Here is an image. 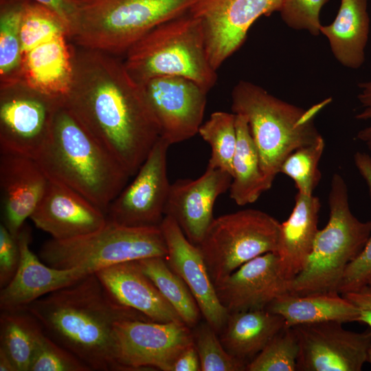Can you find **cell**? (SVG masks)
<instances>
[{
    "instance_id": "ac0fdd59",
    "label": "cell",
    "mask_w": 371,
    "mask_h": 371,
    "mask_svg": "<svg viewBox=\"0 0 371 371\" xmlns=\"http://www.w3.org/2000/svg\"><path fill=\"white\" fill-rule=\"evenodd\" d=\"M232 177L207 166L196 179H180L170 184L164 215L172 218L186 238L198 245L214 220L216 200L229 190Z\"/></svg>"
},
{
    "instance_id": "f1b7e54d",
    "label": "cell",
    "mask_w": 371,
    "mask_h": 371,
    "mask_svg": "<svg viewBox=\"0 0 371 371\" xmlns=\"http://www.w3.org/2000/svg\"><path fill=\"white\" fill-rule=\"evenodd\" d=\"M43 330L40 323L25 309L1 312L0 349L12 360L16 371H29Z\"/></svg>"
},
{
    "instance_id": "3957f363",
    "label": "cell",
    "mask_w": 371,
    "mask_h": 371,
    "mask_svg": "<svg viewBox=\"0 0 371 371\" xmlns=\"http://www.w3.org/2000/svg\"><path fill=\"white\" fill-rule=\"evenodd\" d=\"M34 160L49 179L78 192L105 214L131 177L64 104Z\"/></svg>"
},
{
    "instance_id": "b9f144b4",
    "label": "cell",
    "mask_w": 371,
    "mask_h": 371,
    "mask_svg": "<svg viewBox=\"0 0 371 371\" xmlns=\"http://www.w3.org/2000/svg\"><path fill=\"white\" fill-rule=\"evenodd\" d=\"M56 12L68 25L69 31L77 12L76 0H33Z\"/></svg>"
},
{
    "instance_id": "4fadbf2b",
    "label": "cell",
    "mask_w": 371,
    "mask_h": 371,
    "mask_svg": "<svg viewBox=\"0 0 371 371\" xmlns=\"http://www.w3.org/2000/svg\"><path fill=\"white\" fill-rule=\"evenodd\" d=\"M283 0H196L189 12L202 23L207 56L217 71L245 42L262 16L279 12Z\"/></svg>"
},
{
    "instance_id": "74e56055",
    "label": "cell",
    "mask_w": 371,
    "mask_h": 371,
    "mask_svg": "<svg viewBox=\"0 0 371 371\" xmlns=\"http://www.w3.org/2000/svg\"><path fill=\"white\" fill-rule=\"evenodd\" d=\"M329 0H283L280 13L282 21L289 27L308 31L313 36L320 34L322 25L319 14L322 7Z\"/></svg>"
},
{
    "instance_id": "9a60e30c",
    "label": "cell",
    "mask_w": 371,
    "mask_h": 371,
    "mask_svg": "<svg viewBox=\"0 0 371 371\" xmlns=\"http://www.w3.org/2000/svg\"><path fill=\"white\" fill-rule=\"evenodd\" d=\"M158 124L160 137L170 145L199 133L207 102V92L181 76L153 78L142 85Z\"/></svg>"
},
{
    "instance_id": "60d3db41",
    "label": "cell",
    "mask_w": 371,
    "mask_h": 371,
    "mask_svg": "<svg viewBox=\"0 0 371 371\" xmlns=\"http://www.w3.org/2000/svg\"><path fill=\"white\" fill-rule=\"evenodd\" d=\"M343 295L359 311L357 322L367 324L371 333V289L366 286Z\"/></svg>"
},
{
    "instance_id": "5bb4252c",
    "label": "cell",
    "mask_w": 371,
    "mask_h": 371,
    "mask_svg": "<svg viewBox=\"0 0 371 371\" xmlns=\"http://www.w3.org/2000/svg\"><path fill=\"white\" fill-rule=\"evenodd\" d=\"M292 328L299 345L296 370L360 371L367 362L371 347L370 331L348 330L338 322Z\"/></svg>"
},
{
    "instance_id": "f6af8a7d",
    "label": "cell",
    "mask_w": 371,
    "mask_h": 371,
    "mask_svg": "<svg viewBox=\"0 0 371 371\" xmlns=\"http://www.w3.org/2000/svg\"><path fill=\"white\" fill-rule=\"evenodd\" d=\"M367 362L371 365V347L368 350Z\"/></svg>"
},
{
    "instance_id": "6da1fadb",
    "label": "cell",
    "mask_w": 371,
    "mask_h": 371,
    "mask_svg": "<svg viewBox=\"0 0 371 371\" xmlns=\"http://www.w3.org/2000/svg\"><path fill=\"white\" fill-rule=\"evenodd\" d=\"M64 104L131 177L160 137L143 86L117 56L74 44Z\"/></svg>"
},
{
    "instance_id": "5b68a950",
    "label": "cell",
    "mask_w": 371,
    "mask_h": 371,
    "mask_svg": "<svg viewBox=\"0 0 371 371\" xmlns=\"http://www.w3.org/2000/svg\"><path fill=\"white\" fill-rule=\"evenodd\" d=\"M124 55L127 71L140 85L158 76H181L208 93L217 80L202 23L189 11L152 29Z\"/></svg>"
},
{
    "instance_id": "e0dca14e",
    "label": "cell",
    "mask_w": 371,
    "mask_h": 371,
    "mask_svg": "<svg viewBox=\"0 0 371 371\" xmlns=\"http://www.w3.org/2000/svg\"><path fill=\"white\" fill-rule=\"evenodd\" d=\"M159 226L167 247L168 265L188 286L206 322L220 333L229 313L218 297L199 248L170 216H164Z\"/></svg>"
},
{
    "instance_id": "7bdbcfd3",
    "label": "cell",
    "mask_w": 371,
    "mask_h": 371,
    "mask_svg": "<svg viewBox=\"0 0 371 371\" xmlns=\"http://www.w3.org/2000/svg\"><path fill=\"white\" fill-rule=\"evenodd\" d=\"M201 364L198 352L192 344L186 348L175 360L172 371H199Z\"/></svg>"
},
{
    "instance_id": "44dd1931",
    "label": "cell",
    "mask_w": 371,
    "mask_h": 371,
    "mask_svg": "<svg viewBox=\"0 0 371 371\" xmlns=\"http://www.w3.org/2000/svg\"><path fill=\"white\" fill-rule=\"evenodd\" d=\"M289 282L282 276L275 252L245 262L215 286L221 303L229 313L266 309L289 292Z\"/></svg>"
},
{
    "instance_id": "f35d334b",
    "label": "cell",
    "mask_w": 371,
    "mask_h": 371,
    "mask_svg": "<svg viewBox=\"0 0 371 371\" xmlns=\"http://www.w3.org/2000/svg\"><path fill=\"white\" fill-rule=\"evenodd\" d=\"M20 260V250L16 236L6 227L0 225V286H5L12 279Z\"/></svg>"
},
{
    "instance_id": "836d02e7",
    "label": "cell",
    "mask_w": 371,
    "mask_h": 371,
    "mask_svg": "<svg viewBox=\"0 0 371 371\" xmlns=\"http://www.w3.org/2000/svg\"><path fill=\"white\" fill-rule=\"evenodd\" d=\"M299 353L292 327L284 326L246 366L247 371H295Z\"/></svg>"
},
{
    "instance_id": "7c38bea8",
    "label": "cell",
    "mask_w": 371,
    "mask_h": 371,
    "mask_svg": "<svg viewBox=\"0 0 371 371\" xmlns=\"http://www.w3.org/2000/svg\"><path fill=\"white\" fill-rule=\"evenodd\" d=\"M170 146L159 138L133 181L109 205L108 220L129 227L160 225L170 188L167 175Z\"/></svg>"
},
{
    "instance_id": "1f68e13d",
    "label": "cell",
    "mask_w": 371,
    "mask_h": 371,
    "mask_svg": "<svg viewBox=\"0 0 371 371\" xmlns=\"http://www.w3.org/2000/svg\"><path fill=\"white\" fill-rule=\"evenodd\" d=\"M211 148L207 166L221 169L232 177V163L236 148V115L216 111L201 124L198 133Z\"/></svg>"
},
{
    "instance_id": "bcb514c9",
    "label": "cell",
    "mask_w": 371,
    "mask_h": 371,
    "mask_svg": "<svg viewBox=\"0 0 371 371\" xmlns=\"http://www.w3.org/2000/svg\"><path fill=\"white\" fill-rule=\"evenodd\" d=\"M368 286L371 289V279L369 281Z\"/></svg>"
},
{
    "instance_id": "d6986e66",
    "label": "cell",
    "mask_w": 371,
    "mask_h": 371,
    "mask_svg": "<svg viewBox=\"0 0 371 371\" xmlns=\"http://www.w3.org/2000/svg\"><path fill=\"white\" fill-rule=\"evenodd\" d=\"M52 238L63 240L93 232L105 225V212L71 188L49 179L30 218Z\"/></svg>"
},
{
    "instance_id": "d4e9b609",
    "label": "cell",
    "mask_w": 371,
    "mask_h": 371,
    "mask_svg": "<svg viewBox=\"0 0 371 371\" xmlns=\"http://www.w3.org/2000/svg\"><path fill=\"white\" fill-rule=\"evenodd\" d=\"M367 8L368 0H340L333 21L320 28L335 59L350 69H359L365 60L370 32Z\"/></svg>"
},
{
    "instance_id": "8992f818",
    "label": "cell",
    "mask_w": 371,
    "mask_h": 371,
    "mask_svg": "<svg viewBox=\"0 0 371 371\" xmlns=\"http://www.w3.org/2000/svg\"><path fill=\"white\" fill-rule=\"evenodd\" d=\"M196 0H76L69 28L74 45L125 54L146 33L189 11Z\"/></svg>"
},
{
    "instance_id": "30bf717a",
    "label": "cell",
    "mask_w": 371,
    "mask_h": 371,
    "mask_svg": "<svg viewBox=\"0 0 371 371\" xmlns=\"http://www.w3.org/2000/svg\"><path fill=\"white\" fill-rule=\"evenodd\" d=\"M63 104L22 82L0 87V152L34 159Z\"/></svg>"
},
{
    "instance_id": "ee69618b",
    "label": "cell",
    "mask_w": 371,
    "mask_h": 371,
    "mask_svg": "<svg viewBox=\"0 0 371 371\" xmlns=\"http://www.w3.org/2000/svg\"><path fill=\"white\" fill-rule=\"evenodd\" d=\"M0 371H16L12 360L1 349H0Z\"/></svg>"
},
{
    "instance_id": "7402d4cb",
    "label": "cell",
    "mask_w": 371,
    "mask_h": 371,
    "mask_svg": "<svg viewBox=\"0 0 371 371\" xmlns=\"http://www.w3.org/2000/svg\"><path fill=\"white\" fill-rule=\"evenodd\" d=\"M49 179L32 158L1 153L0 188L3 224L18 236L41 200Z\"/></svg>"
},
{
    "instance_id": "4dcf8cb0",
    "label": "cell",
    "mask_w": 371,
    "mask_h": 371,
    "mask_svg": "<svg viewBox=\"0 0 371 371\" xmlns=\"http://www.w3.org/2000/svg\"><path fill=\"white\" fill-rule=\"evenodd\" d=\"M22 0H0V87L21 82Z\"/></svg>"
},
{
    "instance_id": "9c48e42d",
    "label": "cell",
    "mask_w": 371,
    "mask_h": 371,
    "mask_svg": "<svg viewBox=\"0 0 371 371\" xmlns=\"http://www.w3.org/2000/svg\"><path fill=\"white\" fill-rule=\"evenodd\" d=\"M280 227L274 217L254 209L214 218L196 246L214 286L253 258L276 253Z\"/></svg>"
},
{
    "instance_id": "4316f807",
    "label": "cell",
    "mask_w": 371,
    "mask_h": 371,
    "mask_svg": "<svg viewBox=\"0 0 371 371\" xmlns=\"http://www.w3.org/2000/svg\"><path fill=\"white\" fill-rule=\"evenodd\" d=\"M284 326L280 315L266 309L230 313L220 341L230 355L248 363Z\"/></svg>"
},
{
    "instance_id": "8d00e7d4",
    "label": "cell",
    "mask_w": 371,
    "mask_h": 371,
    "mask_svg": "<svg viewBox=\"0 0 371 371\" xmlns=\"http://www.w3.org/2000/svg\"><path fill=\"white\" fill-rule=\"evenodd\" d=\"M29 371H91V369L43 330L38 339Z\"/></svg>"
},
{
    "instance_id": "f546056e",
    "label": "cell",
    "mask_w": 371,
    "mask_h": 371,
    "mask_svg": "<svg viewBox=\"0 0 371 371\" xmlns=\"http://www.w3.org/2000/svg\"><path fill=\"white\" fill-rule=\"evenodd\" d=\"M142 271L190 328L196 326L201 314L184 282L168 265L166 258L150 257L136 260Z\"/></svg>"
},
{
    "instance_id": "7a4b0ae2",
    "label": "cell",
    "mask_w": 371,
    "mask_h": 371,
    "mask_svg": "<svg viewBox=\"0 0 371 371\" xmlns=\"http://www.w3.org/2000/svg\"><path fill=\"white\" fill-rule=\"evenodd\" d=\"M25 310L52 339L97 371L122 370L115 333L117 322L151 321L117 303L94 273L35 300Z\"/></svg>"
},
{
    "instance_id": "603a6c76",
    "label": "cell",
    "mask_w": 371,
    "mask_h": 371,
    "mask_svg": "<svg viewBox=\"0 0 371 371\" xmlns=\"http://www.w3.org/2000/svg\"><path fill=\"white\" fill-rule=\"evenodd\" d=\"M94 273L120 304L137 311L153 322H183L137 261L113 265Z\"/></svg>"
},
{
    "instance_id": "8fae6325",
    "label": "cell",
    "mask_w": 371,
    "mask_h": 371,
    "mask_svg": "<svg viewBox=\"0 0 371 371\" xmlns=\"http://www.w3.org/2000/svg\"><path fill=\"white\" fill-rule=\"evenodd\" d=\"M115 333L122 370L172 371L181 352L194 344L193 333L183 322L123 319L115 323Z\"/></svg>"
},
{
    "instance_id": "ffe728a7",
    "label": "cell",
    "mask_w": 371,
    "mask_h": 371,
    "mask_svg": "<svg viewBox=\"0 0 371 371\" xmlns=\"http://www.w3.org/2000/svg\"><path fill=\"white\" fill-rule=\"evenodd\" d=\"M20 260L10 282L1 289L2 311L24 310L35 300L90 274L80 268L58 269L41 260L30 249L31 233L23 226L17 236Z\"/></svg>"
},
{
    "instance_id": "d590c367",
    "label": "cell",
    "mask_w": 371,
    "mask_h": 371,
    "mask_svg": "<svg viewBox=\"0 0 371 371\" xmlns=\"http://www.w3.org/2000/svg\"><path fill=\"white\" fill-rule=\"evenodd\" d=\"M355 164L365 180L371 198V156L357 153ZM371 279V236L357 258L346 269L341 279L339 293L344 294L368 286Z\"/></svg>"
},
{
    "instance_id": "ba28073f",
    "label": "cell",
    "mask_w": 371,
    "mask_h": 371,
    "mask_svg": "<svg viewBox=\"0 0 371 371\" xmlns=\"http://www.w3.org/2000/svg\"><path fill=\"white\" fill-rule=\"evenodd\" d=\"M160 226L129 227L107 219L99 229L68 240L46 241L38 256L58 269L80 268L89 273L121 262L167 256Z\"/></svg>"
},
{
    "instance_id": "277c9868",
    "label": "cell",
    "mask_w": 371,
    "mask_h": 371,
    "mask_svg": "<svg viewBox=\"0 0 371 371\" xmlns=\"http://www.w3.org/2000/svg\"><path fill=\"white\" fill-rule=\"evenodd\" d=\"M331 100L328 98L305 109L282 100L249 81L240 80L234 86L232 113L245 117L262 171L271 186L291 153L322 137L315 119Z\"/></svg>"
},
{
    "instance_id": "cb8c5ba5",
    "label": "cell",
    "mask_w": 371,
    "mask_h": 371,
    "mask_svg": "<svg viewBox=\"0 0 371 371\" xmlns=\"http://www.w3.org/2000/svg\"><path fill=\"white\" fill-rule=\"evenodd\" d=\"M320 201L297 192L289 218L280 223L276 254L280 271L290 282L304 268L319 230Z\"/></svg>"
},
{
    "instance_id": "83f0119b",
    "label": "cell",
    "mask_w": 371,
    "mask_h": 371,
    "mask_svg": "<svg viewBox=\"0 0 371 371\" xmlns=\"http://www.w3.org/2000/svg\"><path fill=\"white\" fill-rule=\"evenodd\" d=\"M235 115L237 143L229 190L230 198L243 206L256 201L271 186L262 171L258 153L245 117Z\"/></svg>"
},
{
    "instance_id": "52a82bcc",
    "label": "cell",
    "mask_w": 371,
    "mask_h": 371,
    "mask_svg": "<svg viewBox=\"0 0 371 371\" xmlns=\"http://www.w3.org/2000/svg\"><path fill=\"white\" fill-rule=\"evenodd\" d=\"M328 207V223L318 230L304 269L290 282V293L339 292L346 269L371 236V221H361L352 213L346 181L337 173L331 180Z\"/></svg>"
},
{
    "instance_id": "484cf974",
    "label": "cell",
    "mask_w": 371,
    "mask_h": 371,
    "mask_svg": "<svg viewBox=\"0 0 371 371\" xmlns=\"http://www.w3.org/2000/svg\"><path fill=\"white\" fill-rule=\"evenodd\" d=\"M266 310L280 315L286 326L324 322H357L358 309L339 292L295 295L289 292L273 300Z\"/></svg>"
},
{
    "instance_id": "2e32d148",
    "label": "cell",
    "mask_w": 371,
    "mask_h": 371,
    "mask_svg": "<svg viewBox=\"0 0 371 371\" xmlns=\"http://www.w3.org/2000/svg\"><path fill=\"white\" fill-rule=\"evenodd\" d=\"M21 80L64 102L73 77L74 44L64 30L21 36Z\"/></svg>"
},
{
    "instance_id": "ab89813d",
    "label": "cell",
    "mask_w": 371,
    "mask_h": 371,
    "mask_svg": "<svg viewBox=\"0 0 371 371\" xmlns=\"http://www.w3.org/2000/svg\"><path fill=\"white\" fill-rule=\"evenodd\" d=\"M357 98L361 110L356 115L359 120L370 121V124L359 131L357 138L371 150V79L358 85Z\"/></svg>"
},
{
    "instance_id": "e575fe53",
    "label": "cell",
    "mask_w": 371,
    "mask_h": 371,
    "mask_svg": "<svg viewBox=\"0 0 371 371\" xmlns=\"http://www.w3.org/2000/svg\"><path fill=\"white\" fill-rule=\"evenodd\" d=\"M193 333L194 344L199 355L202 371H243L247 363L230 355L207 322Z\"/></svg>"
},
{
    "instance_id": "d6a6232c",
    "label": "cell",
    "mask_w": 371,
    "mask_h": 371,
    "mask_svg": "<svg viewBox=\"0 0 371 371\" xmlns=\"http://www.w3.org/2000/svg\"><path fill=\"white\" fill-rule=\"evenodd\" d=\"M324 147L325 142L321 137L315 142L293 151L282 164L280 172L293 181L297 192L313 194L321 177L318 166Z\"/></svg>"
}]
</instances>
